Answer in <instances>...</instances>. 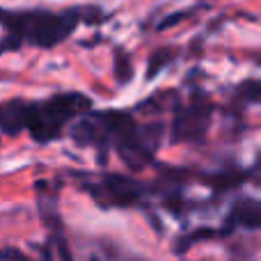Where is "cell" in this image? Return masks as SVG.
Here are the masks:
<instances>
[{"label": "cell", "mask_w": 261, "mask_h": 261, "mask_svg": "<svg viewBox=\"0 0 261 261\" xmlns=\"http://www.w3.org/2000/svg\"><path fill=\"white\" fill-rule=\"evenodd\" d=\"M261 225V208H259V202L252 197H245V199H239V202L231 206L229 216H227V225L222 227L220 234H229L234 231L236 227H243V229H259Z\"/></svg>", "instance_id": "6"}, {"label": "cell", "mask_w": 261, "mask_h": 261, "mask_svg": "<svg viewBox=\"0 0 261 261\" xmlns=\"http://www.w3.org/2000/svg\"><path fill=\"white\" fill-rule=\"evenodd\" d=\"M174 58H176V48H158V50H153L151 58H149V69H147L149 81L156 78L170 62H174Z\"/></svg>", "instance_id": "8"}, {"label": "cell", "mask_w": 261, "mask_h": 261, "mask_svg": "<svg viewBox=\"0 0 261 261\" xmlns=\"http://www.w3.org/2000/svg\"><path fill=\"white\" fill-rule=\"evenodd\" d=\"M133 78V64H130V55L124 48L115 50V81L117 85H126Z\"/></svg>", "instance_id": "9"}, {"label": "cell", "mask_w": 261, "mask_h": 261, "mask_svg": "<svg viewBox=\"0 0 261 261\" xmlns=\"http://www.w3.org/2000/svg\"><path fill=\"white\" fill-rule=\"evenodd\" d=\"M87 110H92V99L83 92H58L44 101H28L25 130L32 142L50 144Z\"/></svg>", "instance_id": "3"}, {"label": "cell", "mask_w": 261, "mask_h": 261, "mask_svg": "<svg viewBox=\"0 0 261 261\" xmlns=\"http://www.w3.org/2000/svg\"><path fill=\"white\" fill-rule=\"evenodd\" d=\"M69 135L81 147L99 149L101 163H106V151L115 149L128 167L142 170L156 158L165 126L163 122L140 124L128 110H87L71 122Z\"/></svg>", "instance_id": "1"}, {"label": "cell", "mask_w": 261, "mask_h": 261, "mask_svg": "<svg viewBox=\"0 0 261 261\" xmlns=\"http://www.w3.org/2000/svg\"><path fill=\"white\" fill-rule=\"evenodd\" d=\"M108 18L110 14L94 5L69 7L62 12H50V9L14 12L0 7V28H5V37L0 39V55L21 50L23 46L50 50L69 39L78 25H101Z\"/></svg>", "instance_id": "2"}, {"label": "cell", "mask_w": 261, "mask_h": 261, "mask_svg": "<svg viewBox=\"0 0 261 261\" xmlns=\"http://www.w3.org/2000/svg\"><path fill=\"white\" fill-rule=\"evenodd\" d=\"M216 106L204 94L202 90H195L186 103L174 106V117H172V142H202L211 126Z\"/></svg>", "instance_id": "5"}, {"label": "cell", "mask_w": 261, "mask_h": 261, "mask_svg": "<svg viewBox=\"0 0 261 261\" xmlns=\"http://www.w3.org/2000/svg\"><path fill=\"white\" fill-rule=\"evenodd\" d=\"M81 186L90 193L99 206L103 208H128L138 206L147 199L151 193L147 184L133 179V176L124 174H99V176H87L81 181Z\"/></svg>", "instance_id": "4"}, {"label": "cell", "mask_w": 261, "mask_h": 261, "mask_svg": "<svg viewBox=\"0 0 261 261\" xmlns=\"http://www.w3.org/2000/svg\"><path fill=\"white\" fill-rule=\"evenodd\" d=\"M25 99H9L0 103V130L5 135H18L25 130Z\"/></svg>", "instance_id": "7"}]
</instances>
